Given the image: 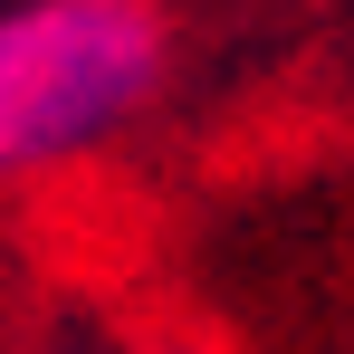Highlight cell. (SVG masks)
<instances>
[{
	"mask_svg": "<svg viewBox=\"0 0 354 354\" xmlns=\"http://www.w3.org/2000/svg\"><path fill=\"white\" fill-rule=\"evenodd\" d=\"M163 86L153 0H0V182L96 153Z\"/></svg>",
	"mask_w": 354,
	"mask_h": 354,
	"instance_id": "1",
	"label": "cell"
}]
</instances>
